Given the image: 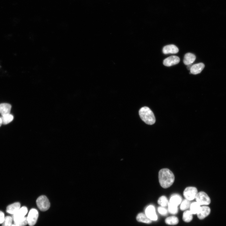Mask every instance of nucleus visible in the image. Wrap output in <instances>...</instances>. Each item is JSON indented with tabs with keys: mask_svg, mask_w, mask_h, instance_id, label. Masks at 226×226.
Segmentation results:
<instances>
[{
	"mask_svg": "<svg viewBox=\"0 0 226 226\" xmlns=\"http://www.w3.org/2000/svg\"><path fill=\"white\" fill-rule=\"evenodd\" d=\"M159 180L161 186L163 188H167L173 183L175 176L173 173L169 169H162L159 171Z\"/></svg>",
	"mask_w": 226,
	"mask_h": 226,
	"instance_id": "obj_1",
	"label": "nucleus"
},
{
	"mask_svg": "<svg viewBox=\"0 0 226 226\" xmlns=\"http://www.w3.org/2000/svg\"><path fill=\"white\" fill-rule=\"evenodd\" d=\"M139 114L141 119L146 124L152 125L155 122V118L152 111L148 107L144 106L139 110Z\"/></svg>",
	"mask_w": 226,
	"mask_h": 226,
	"instance_id": "obj_2",
	"label": "nucleus"
},
{
	"mask_svg": "<svg viewBox=\"0 0 226 226\" xmlns=\"http://www.w3.org/2000/svg\"><path fill=\"white\" fill-rule=\"evenodd\" d=\"M37 207L41 211H45L50 208V204L47 197L42 195L39 197L36 200Z\"/></svg>",
	"mask_w": 226,
	"mask_h": 226,
	"instance_id": "obj_3",
	"label": "nucleus"
},
{
	"mask_svg": "<svg viewBox=\"0 0 226 226\" xmlns=\"http://www.w3.org/2000/svg\"><path fill=\"white\" fill-rule=\"evenodd\" d=\"M196 202L200 205H207L210 204L211 200L207 193L203 191L198 193L195 197Z\"/></svg>",
	"mask_w": 226,
	"mask_h": 226,
	"instance_id": "obj_4",
	"label": "nucleus"
},
{
	"mask_svg": "<svg viewBox=\"0 0 226 226\" xmlns=\"http://www.w3.org/2000/svg\"><path fill=\"white\" fill-rule=\"evenodd\" d=\"M197 193V190L196 187H188L184 190L183 195L186 199L191 201L195 198Z\"/></svg>",
	"mask_w": 226,
	"mask_h": 226,
	"instance_id": "obj_5",
	"label": "nucleus"
},
{
	"mask_svg": "<svg viewBox=\"0 0 226 226\" xmlns=\"http://www.w3.org/2000/svg\"><path fill=\"white\" fill-rule=\"evenodd\" d=\"M38 215V212L36 209L32 208L30 210L27 217L28 224L30 226H33L35 224Z\"/></svg>",
	"mask_w": 226,
	"mask_h": 226,
	"instance_id": "obj_6",
	"label": "nucleus"
},
{
	"mask_svg": "<svg viewBox=\"0 0 226 226\" xmlns=\"http://www.w3.org/2000/svg\"><path fill=\"white\" fill-rule=\"evenodd\" d=\"M145 213L147 217L152 221H155L157 220V216L153 206L151 205L148 206L145 209Z\"/></svg>",
	"mask_w": 226,
	"mask_h": 226,
	"instance_id": "obj_7",
	"label": "nucleus"
},
{
	"mask_svg": "<svg viewBox=\"0 0 226 226\" xmlns=\"http://www.w3.org/2000/svg\"><path fill=\"white\" fill-rule=\"evenodd\" d=\"M211 212V209L209 207L206 205L201 207L197 213V217L200 219H203L208 216Z\"/></svg>",
	"mask_w": 226,
	"mask_h": 226,
	"instance_id": "obj_8",
	"label": "nucleus"
},
{
	"mask_svg": "<svg viewBox=\"0 0 226 226\" xmlns=\"http://www.w3.org/2000/svg\"><path fill=\"white\" fill-rule=\"evenodd\" d=\"M180 61V59L178 56H172L165 59L163 63L165 66L170 67L178 63Z\"/></svg>",
	"mask_w": 226,
	"mask_h": 226,
	"instance_id": "obj_9",
	"label": "nucleus"
},
{
	"mask_svg": "<svg viewBox=\"0 0 226 226\" xmlns=\"http://www.w3.org/2000/svg\"><path fill=\"white\" fill-rule=\"evenodd\" d=\"M28 212L27 208L25 206L21 208L14 214L12 217L14 221L21 219L24 217Z\"/></svg>",
	"mask_w": 226,
	"mask_h": 226,
	"instance_id": "obj_10",
	"label": "nucleus"
},
{
	"mask_svg": "<svg viewBox=\"0 0 226 226\" xmlns=\"http://www.w3.org/2000/svg\"><path fill=\"white\" fill-rule=\"evenodd\" d=\"M179 51L177 47L174 45H169L164 46L163 49L164 54H175Z\"/></svg>",
	"mask_w": 226,
	"mask_h": 226,
	"instance_id": "obj_11",
	"label": "nucleus"
},
{
	"mask_svg": "<svg viewBox=\"0 0 226 226\" xmlns=\"http://www.w3.org/2000/svg\"><path fill=\"white\" fill-rule=\"evenodd\" d=\"M204 67V64L202 63L192 65L190 69V73L193 74H198L201 72Z\"/></svg>",
	"mask_w": 226,
	"mask_h": 226,
	"instance_id": "obj_12",
	"label": "nucleus"
},
{
	"mask_svg": "<svg viewBox=\"0 0 226 226\" xmlns=\"http://www.w3.org/2000/svg\"><path fill=\"white\" fill-rule=\"evenodd\" d=\"M20 208V204L16 202L8 205L7 207L6 212L10 214H13Z\"/></svg>",
	"mask_w": 226,
	"mask_h": 226,
	"instance_id": "obj_13",
	"label": "nucleus"
},
{
	"mask_svg": "<svg viewBox=\"0 0 226 226\" xmlns=\"http://www.w3.org/2000/svg\"><path fill=\"white\" fill-rule=\"evenodd\" d=\"M11 107V105L8 103L0 104V114L2 116L10 114Z\"/></svg>",
	"mask_w": 226,
	"mask_h": 226,
	"instance_id": "obj_14",
	"label": "nucleus"
},
{
	"mask_svg": "<svg viewBox=\"0 0 226 226\" xmlns=\"http://www.w3.org/2000/svg\"><path fill=\"white\" fill-rule=\"evenodd\" d=\"M196 56L194 54L188 53H186L184 56L183 62L186 65L191 64L196 59Z\"/></svg>",
	"mask_w": 226,
	"mask_h": 226,
	"instance_id": "obj_15",
	"label": "nucleus"
},
{
	"mask_svg": "<svg viewBox=\"0 0 226 226\" xmlns=\"http://www.w3.org/2000/svg\"><path fill=\"white\" fill-rule=\"evenodd\" d=\"M136 219L138 222L147 223H150L152 221L145 214L143 213H139L137 216Z\"/></svg>",
	"mask_w": 226,
	"mask_h": 226,
	"instance_id": "obj_16",
	"label": "nucleus"
},
{
	"mask_svg": "<svg viewBox=\"0 0 226 226\" xmlns=\"http://www.w3.org/2000/svg\"><path fill=\"white\" fill-rule=\"evenodd\" d=\"M181 197L178 195L175 194L171 196L169 202L178 206L181 203Z\"/></svg>",
	"mask_w": 226,
	"mask_h": 226,
	"instance_id": "obj_17",
	"label": "nucleus"
},
{
	"mask_svg": "<svg viewBox=\"0 0 226 226\" xmlns=\"http://www.w3.org/2000/svg\"><path fill=\"white\" fill-rule=\"evenodd\" d=\"M1 118L2 123L4 125L8 124L11 122L13 119V116L10 113L2 116Z\"/></svg>",
	"mask_w": 226,
	"mask_h": 226,
	"instance_id": "obj_18",
	"label": "nucleus"
},
{
	"mask_svg": "<svg viewBox=\"0 0 226 226\" xmlns=\"http://www.w3.org/2000/svg\"><path fill=\"white\" fill-rule=\"evenodd\" d=\"M165 221V223L168 225H175L178 223L179 220L176 217L172 216L166 218Z\"/></svg>",
	"mask_w": 226,
	"mask_h": 226,
	"instance_id": "obj_19",
	"label": "nucleus"
},
{
	"mask_svg": "<svg viewBox=\"0 0 226 226\" xmlns=\"http://www.w3.org/2000/svg\"><path fill=\"white\" fill-rule=\"evenodd\" d=\"M200 207V205L197 202H193L190 204V211L192 214H197Z\"/></svg>",
	"mask_w": 226,
	"mask_h": 226,
	"instance_id": "obj_20",
	"label": "nucleus"
},
{
	"mask_svg": "<svg viewBox=\"0 0 226 226\" xmlns=\"http://www.w3.org/2000/svg\"><path fill=\"white\" fill-rule=\"evenodd\" d=\"M192 214L190 210L185 211L183 214L182 218L183 220L186 222H190L193 218Z\"/></svg>",
	"mask_w": 226,
	"mask_h": 226,
	"instance_id": "obj_21",
	"label": "nucleus"
},
{
	"mask_svg": "<svg viewBox=\"0 0 226 226\" xmlns=\"http://www.w3.org/2000/svg\"><path fill=\"white\" fill-rule=\"evenodd\" d=\"M168 211L171 214H176L178 212V206L169 202Z\"/></svg>",
	"mask_w": 226,
	"mask_h": 226,
	"instance_id": "obj_22",
	"label": "nucleus"
},
{
	"mask_svg": "<svg viewBox=\"0 0 226 226\" xmlns=\"http://www.w3.org/2000/svg\"><path fill=\"white\" fill-rule=\"evenodd\" d=\"M169 202L167 197L164 196L160 197L158 200V203L161 207H165L168 205Z\"/></svg>",
	"mask_w": 226,
	"mask_h": 226,
	"instance_id": "obj_23",
	"label": "nucleus"
},
{
	"mask_svg": "<svg viewBox=\"0 0 226 226\" xmlns=\"http://www.w3.org/2000/svg\"><path fill=\"white\" fill-rule=\"evenodd\" d=\"M14 223L19 226H24L28 224L27 217H25L21 219L14 221Z\"/></svg>",
	"mask_w": 226,
	"mask_h": 226,
	"instance_id": "obj_24",
	"label": "nucleus"
},
{
	"mask_svg": "<svg viewBox=\"0 0 226 226\" xmlns=\"http://www.w3.org/2000/svg\"><path fill=\"white\" fill-rule=\"evenodd\" d=\"M190 201L187 199H184L181 203L180 206V209L184 211L189 208L190 206Z\"/></svg>",
	"mask_w": 226,
	"mask_h": 226,
	"instance_id": "obj_25",
	"label": "nucleus"
},
{
	"mask_svg": "<svg viewBox=\"0 0 226 226\" xmlns=\"http://www.w3.org/2000/svg\"><path fill=\"white\" fill-rule=\"evenodd\" d=\"M12 217L7 216L5 217L2 223V226H11L13 221Z\"/></svg>",
	"mask_w": 226,
	"mask_h": 226,
	"instance_id": "obj_26",
	"label": "nucleus"
},
{
	"mask_svg": "<svg viewBox=\"0 0 226 226\" xmlns=\"http://www.w3.org/2000/svg\"><path fill=\"white\" fill-rule=\"evenodd\" d=\"M158 211L161 215L165 216L168 214V211L164 207H159L158 208Z\"/></svg>",
	"mask_w": 226,
	"mask_h": 226,
	"instance_id": "obj_27",
	"label": "nucleus"
},
{
	"mask_svg": "<svg viewBox=\"0 0 226 226\" xmlns=\"http://www.w3.org/2000/svg\"><path fill=\"white\" fill-rule=\"evenodd\" d=\"M5 217L4 213L0 211V224L2 223Z\"/></svg>",
	"mask_w": 226,
	"mask_h": 226,
	"instance_id": "obj_28",
	"label": "nucleus"
},
{
	"mask_svg": "<svg viewBox=\"0 0 226 226\" xmlns=\"http://www.w3.org/2000/svg\"><path fill=\"white\" fill-rule=\"evenodd\" d=\"M191 66H192V65H191V64L188 65V66H187V69H189V70H190V69H191Z\"/></svg>",
	"mask_w": 226,
	"mask_h": 226,
	"instance_id": "obj_29",
	"label": "nucleus"
},
{
	"mask_svg": "<svg viewBox=\"0 0 226 226\" xmlns=\"http://www.w3.org/2000/svg\"><path fill=\"white\" fill-rule=\"evenodd\" d=\"M2 124H3L2 120L1 117H0V127L1 126Z\"/></svg>",
	"mask_w": 226,
	"mask_h": 226,
	"instance_id": "obj_30",
	"label": "nucleus"
},
{
	"mask_svg": "<svg viewBox=\"0 0 226 226\" xmlns=\"http://www.w3.org/2000/svg\"><path fill=\"white\" fill-rule=\"evenodd\" d=\"M11 226H19L15 224H12Z\"/></svg>",
	"mask_w": 226,
	"mask_h": 226,
	"instance_id": "obj_31",
	"label": "nucleus"
}]
</instances>
